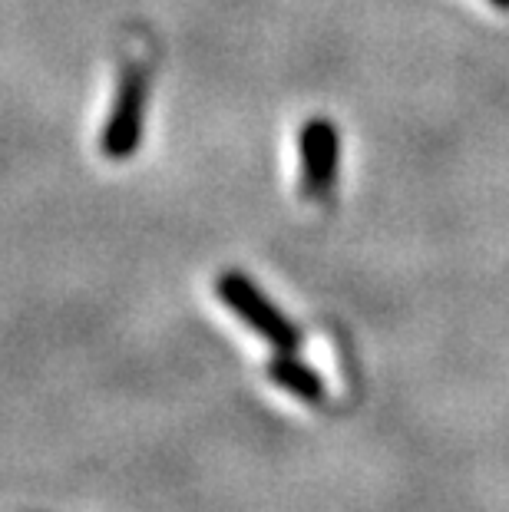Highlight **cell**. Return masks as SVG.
<instances>
[{
	"mask_svg": "<svg viewBox=\"0 0 509 512\" xmlns=\"http://www.w3.org/2000/svg\"><path fill=\"white\" fill-rule=\"evenodd\" d=\"M493 7H500V10H509V0H490Z\"/></svg>",
	"mask_w": 509,
	"mask_h": 512,
	"instance_id": "obj_5",
	"label": "cell"
},
{
	"mask_svg": "<svg viewBox=\"0 0 509 512\" xmlns=\"http://www.w3.org/2000/svg\"><path fill=\"white\" fill-rule=\"evenodd\" d=\"M298 162H301V192L311 202L331 199L341 169V136L338 126L324 116H314L298 133Z\"/></svg>",
	"mask_w": 509,
	"mask_h": 512,
	"instance_id": "obj_3",
	"label": "cell"
},
{
	"mask_svg": "<svg viewBox=\"0 0 509 512\" xmlns=\"http://www.w3.org/2000/svg\"><path fill=\"white\" fill-rule=\"evenodd\" d=\"M215 294L225 301V308L242 324H248L262 341H268L275 351H295L298 347V331L285 314H281L262 291L255 288L252 278L238 275V271H225L215 278Z\"/></svg>",
	"mask_w": 509,
	"mask_h": 512,
	"instance_id": "obj_1",
	"label": "cell"
},
{
	"mask_svg": "<svg viewBox=\"0 0 509 512\" xmlns=\"http://www.w3.org/2000/svg\"><path fill=\"white\" fill-rule=\"evenodd\" d=\"M146 100H149V73L146 67H126L123 80L116 86V100L113 110L106 116L103 136H100V149L106 159L123 162L139 149V139H143V119H146Z\"/></svg>",
	"mask_w": 509,
	"mask_h": 512,
	"instance_id": "obj_2",
	"label": "cell"
},
{
	"mask_svg": "<svg viewBox=\"0 0 509 512\" xmlns=\"http://www.w3.org/2000/svg\"><path fill=\"white\" fill-rule=\"evenodd\" d=\"M268 377H272L281 390H288L291 397H298L305 403H318L324 397L321 377L314 374L308 364H301L298 357H291L288 351H278L275 361L268 364Z\"/></svg>",
	"mask_w": 509,
	"mask_h": 512,
	"instance_id": "obj_4",
	"label": "cell"
}]
</instances>
